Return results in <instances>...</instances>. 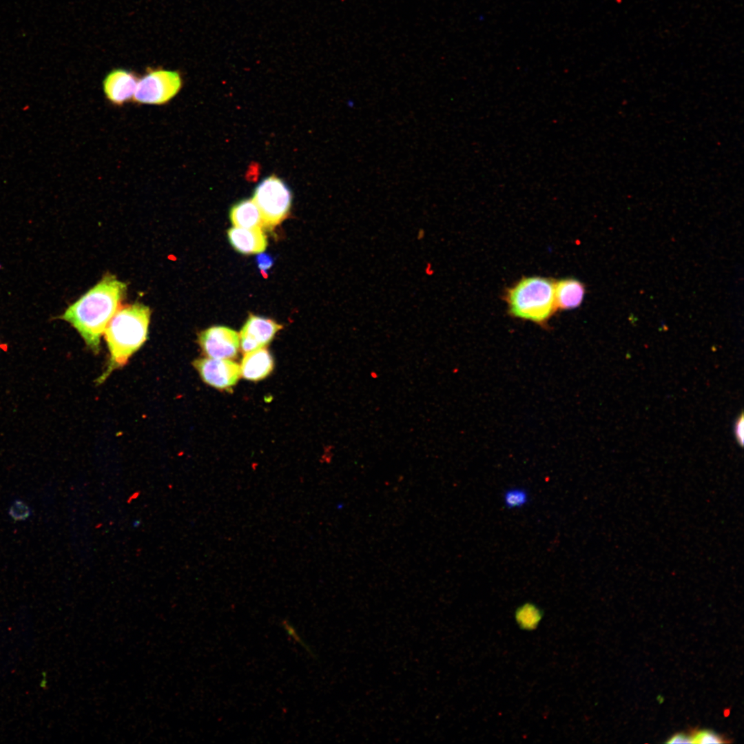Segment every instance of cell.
I'll return each instance as SVG.
<instances>
[{
    "mask_svg": "<svg viewBox=\"0 0 744 744\" xmlns=\"http://www.w3.org/2000/svg\"><path fill=\"white\" fill-rule=\"evenodd\" d=\"M127 285L107 274L79 300L70 305L60 319L68 322L79 333L86 345L97 353L101 337L121 307Z\"/></svg>",
    "mask_w": 744,
    "mask_h": 744,
    "instance_id": "6da1fadb",
    "label": "cell"
},
{
    "mask_svg": "<svg viewBox=\"0 0 744 744\" xmlns=\"http://www.w3.org/2000/svg\"><path fill=\"white\" fill-rule=\"evenodd\" d=\"M150 314V309L141 303L119 307L104 331L110 356L105 371L97 380L99 383L124 366L145 343Z\"/></svg>",
    "mask_w": 744,
    "mask_h": 744,
    "instance_id": "7a4b0ae2",
    "label": "cell"
},
{
    "mask_svg": "<svg viewBox=\"0 0 744 744\" xmlns=\"http://www.w3.org/2000/svg\"><path fill=\"white\" fill-rule=\"evenodd\" d=\"M555 280L542 276H524L506 289L503 299L508 313L514 318L546 328L557 312Z\"/></svg>",
    "mask_w": 744,
    "mask_h": 744,
    "instance_id": "3957f363",
    "label": "cell"
},
{
    "mask_svg": "<svg viewBox=\"0 0 744 744\" xmlns=\"http://www.w3.org/2000/svg\"><path fill=\"white\" fill-rule=\"evenodd\" d=\"M252 200L260 211L264 227L271 229L288 216L292 196L282 180L271 175L258 185Z\"/></svg>",
    "mask_w": 744,
    "mask_h": 744,
    "instance_id": "277c9868",
    "label": "cell"
},
{
    "mask_svg": "<svg viewBox=\"0 0 744 744\" xmlns=\"http://www.w3.org/2000/svg\"><path fill=\"white\" fill-rule=\"evenodd\" d=\"M182 85L181 76L176 71L149 70L138 79L133 99L139 104L163 105L179 92Z\"/></svg>",
    "mask_w": 744,
    "mask_h": 744,
    "instance_id": "5b68a950",
    "label": "cell"
},
{
    "mask_svg": "<svg viewBox=\"0 0 744 744\" xmlns=\"http://www.w3.org/2000/svg\"><path fill=\"white\" fill-rule=\"evenodd\" d=\"M198 344L210 358L229 359L236 356L240 337L234 330L224 326H213L201 331Z\"/></svg>",
    "mask_w": 744,
    "mask_h": 744,
    "instance_id": "8992f818",
    "label": "cell"
},
{
    "mask_svg": "<svg viewBox=\"0 0 744 744\" xmlns=\"http://www.w3.org/2000/svg\"><path fill=\"white\" fill-rule=\"evenodd\" d=\"M193 365L205 383L220 390H230L240 376V365L229 359L198 358Z\"/></svg>",
    "mask_w": 744,
    "mask_h": 744,
    "instance_id": "52a82bcc",
    "label": "cell"
},
{
    "mask_svg": "<svg viewBox=\"0 0 744 744\" xmlns=\"http://www.w3.org/2000/svg\"><path fill=\"white\" fill-rule=\"evenodd\" d=\"M281 329V324L271 319L249 314L239 335L242 351L247 353L264 347Z\"/></svg>",
    "mask_w": 744,
    "mask_h": 744,
    "instance_id": "ba28073f",
    "label": "cell"
},
{
    "mask_svg": "<svg viewBox=\"0 0 744 744\" xmlns=\"http://www.w3.org/2000/svg\"><path fill=\"white\" fill-rule=\"evenodd\" d=\"M138 78L124 69L111 71L104 79L103 88L107 99L113 105H123L134 95Z\"/></svg>",
    "mask_w": 744,
    "mask_h": 744,
    "instance_id": "9c48e42d",
    "label": "cell"
},
{
    "mask_svg": "<svg viewBox=\"0 0 744 744\" xmlns=\"http://www.w3.org/2000/svg\"><path fill=\"white\" fill-rule=\"evenodd\" d=\"M229 240L238 252L245 254H259L265 250L267 239L262 228L232 227L227 231Z\"/></svg>",
    "mask_w": 744,
    "mask_h": 744,
    "instance_id": "30bf717a",
    "label": "cell"
},
{
    "mask_svg": "<svg viewBox=\"0 0 744 744\" xmlns=\"http://www.w3.org/2000/svg\"><path fill=\"white\" fill-rule=\"evenodd\" d=\"M586 287L573 278H561L555 282V299L557 309L567 311L579 307L584 299Z\"/></svg>",
    "mask_w": 744,
    "mask_h": 744,
    "instance_id": "8fae6325",
    "label": "cell"
},
{
    "mask_svg": "<svg viewBox=\"0 0 744 744\" xmlns=\"http://www.w3.org/2000/svg\"><path fill=\"white\" fill-rule=\"evenodd\" d=\"M273 360L264 348L245 353L240 366V375L246 380L258 381L268 376L273 369Z\"/></svg>",
    "mask_w": 744,
    "mask_h": 744,
    "instance_id": "7c38bea8",
    "label": "cell"
},
{
    "mask_svg": "<svg viewBox=\"0 0 744 744\" xmlns=\"http://www.w3.org/2000/svg\"><path fill=\"white\" fill-rule=\"evenodd\" d=\"M230 219L236 227L264 228L260 211L252 199L236 203L230 210Z\"/></svg>",
    "mask_w": 744,
    "mask_h": 744,
    "instance_id": "4fadbf2b",
    "label": "cell"
},
{
    "mask_svg": "<svg viewBox=\"0 0 744 744\" xmlns=\"http://www.w3.org/2000/svg\"><path fill=\"white\" fill-rule=\"evenodd\" d=\"M514 617L519 628L524 630H533L541 622L543 612L536 604L526 602L517 608Z\"/></svg>",
    "mask_w": 744,
    "mask_h": 744,
    "instance_id": "5bb4252c",
    "label": "cell"
},
{
    "mask_svg": "<svg viewBox=\"0 0 744 744\" xmlns=\"http://www.w3.org/2000/svg\"><path fill=\"white\" fill-rule=\"evenodd\" d=\"M529 501L528 491L520 487H513L505 490L503 502L506 508L514 509L523 507Z\"/></svg>",
    "mask_w": 744,
    "mask_h": 744,
    "instance_id": "9a60e30c",
    "label": "cell"
},
{
    "mask_svg": "<svg viewBox=\"0 0 744 744\" xmlns=\"http://www.w3.org/2000/svg\"><path fill=\"white\" fill-rule=\"evenodd\" d=\"M692 737L694 738V743L719 744L726 742L721 736L710 730H701L696 732L692 735Z\"/></svg>",
    "mask_w": 744,
    "mask_h": 744,
    "instance_id": "2e32d148",
    "label": "cell"
},
{
    "mask_svg": "<svg viewBox=\"0 0 744 744\" xmlns=\"http://www.w3.org/2000/svg\"><path fill=\"white\" fill-rule=\"evenodd\" d=\"M9 514L14 520L21 521L30 516V509L23 502L16 500L10 507Z\"/></svg>",
    "mask_w": 744,
    "mask_h": 744,
    "instance_id": "e0dca14e",
    "label": "cell"
},
{
    "mask_svg": "<svg viewBox=\"0 0 744 744\" xmlns=\"http://www.w3.org/2000/svg\"><path fill=\"white\" fill-rule=\"evenodd\" d=\"M282 626L283 629L286 632V633L294 641H296V643L300 644V645H301L302 648H304L306 650V651H307L308 652L310 653L311 652V650L310 649V648L304 641V640L301 638L300 635L297 632L296 628L291 623H290V622H289L288 621H284L282 622Z\"/></svg>",
    "mask_w": 744,
    "mask_h": 744,
    "instance_id": "ac0fdd59",
    "label": "cell"
},
{
    "mask_svg": "<svg viewBox=\"0 0 744 744\" xmlns=\"http://www.w3.org/2000/svg\"><path fill=\"white\" fill-rule=\"evenodd\" d=\"M256 262L260 271L264 276H266V272L271 267L273 260L270 255L260 254L256 257Z\"/></svg>",
    "mask_w": 744,
    "mask_h": 744,
    "instance_id": "d6986e66",
    "label": "cell"
},
{
    "mask_svg": "<svg viewBox=\"0 0 744 744\" xmlns=\"http://www.w3.org/2000/svg\"><path fill=\"white\" fill-rule=\"evenodd\" d=\"M734 434L741 446L743 444L744 419L743 414L737 419L734 426Z\"/></svg>",
    "mask_w": 744,
    "mask_h": 744,
    "instance_id": "ffe728a7",
    "label": "cell"
},
{
    "mask_svg": "<svg viewBox=\"0 0 744 744\" xmlns=\"http://www.w3.org/2000/svg\"><path fill=\"white\" fill-rule=\"evenodd\" d=\"M667 743H694V738L692 736L686 735L683 733H678L672 736L668 740Z\"/></svg>",
    "mask_w": 744,
    "mask_h": 744,
    "instance_id": "44dd1931",
    "label": "cell"
}]
</instances>
